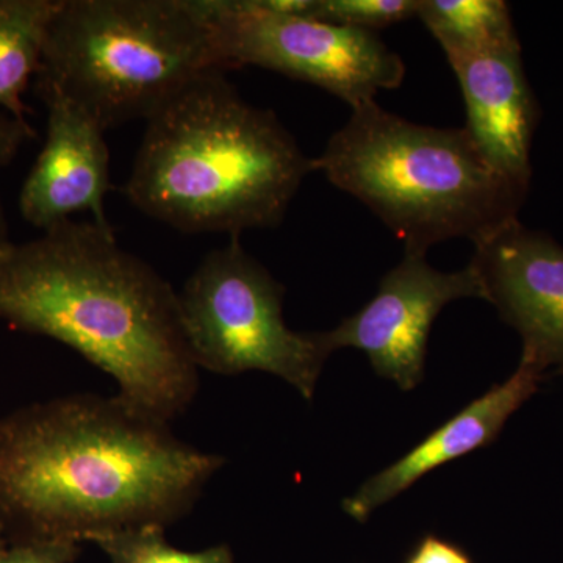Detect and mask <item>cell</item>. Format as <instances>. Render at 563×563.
I'll return each instance as SVG.
<instances>
[{
    "label": "cell",
    "instance_id": "cell-1",
    "mask_svg": "<svg viewBox=\"0 0 563 563\" xmlns=\"http://www.w3.org/2000/svg\"><path fill=\"white\" fill-rule=\"evenodd\" d=\"M120 399L65 396L0 420V529L9 543L166 526L224 465Z\"/></svg>",
    "mask_w": 563,
    "mask_h": 563
},
{
    "label": "cell",
    "instance_id": "cell-2",
    "mask_svg": "<svg viewBox=\"0 0 563 563\" xmlns=\"http://www.w3.org/2000/svg\"><path fill=\"white\" fill-rule=\"evenodd\" d=\"M0 320L73 347L151 420L168 424L198 391L177 292L92 221H63L0 251Z\"/></svg>",
    "mask_w": 563,
    "mask_h": 563
},
{
    "label": "cell",
    "instance_id": "cell-3",
    "mask_svg": "<svg viewBox=\"0 0 563 563\" xmlns=\"http://www.w3.org/2000/svg\"><path fill=\"white\" fill-rule=\"evenodd\" d=\"M225 73L196 80L151 120L124 195L185 233L274 229L314 172L272 110L244 101Z\"/></svg>",
    "mask_w": 563,
    "mask_h": 563
},
{
    "label": "cell",
    "instance_id": "cell-4",
    "mask_svg": "<svg viewBox=\"0 0 563 563\" xmlns=\"http://www.w3.org/2000/svg\"><path fill=\"white\" fill-rule=\"evenodd\" d=\"M313 161L314 172L365 203L407 254L487 239L518 220L529 192L493 168L465 128L415 124L377 102L352 110Z\"/></svg>",
    "mask_w": 563,
    "mask_h": 563
},
{
    "label": "cell",
    "instance_id": "cell-5",
    "mask_svg": "<svg viewBox=\"0 0 563 563\" xmlns=\"http://www.w3.org/2000/svg\"><path fill=\"white\" fill-rule=\"evenodd\" d=\"M201 0H62L36 90L103 131L151 120L196 80L225 73Z\"/></svg>",
    "mask_w": 563,
    "mask_h": 563
},
{
    "label": "cell",
    "instance_id": "cell-6",
    "mask_svg": "<svg viewBox=\"0 0 563 563\" xmlns=\"http://www.w3.org/2000/svg\"><path fill=\"white\" fill-rule=\"evenodd\" d=\"M284 296V285L244 251L240 236L211 251L177 292L198 368L225 376L269 373L312 401L332 351L324 332H295L285 324Z\"/></svg>",
    "mask_w": 563,
    "mask_h": 563
},
{
    "label": "cell",
    "instance_id": "cell-7",
    "mask_svg": "<svg viewBox=\"0 0 563 563\" xmlns=\"http://www.w3.org/2000/svg\"><path fill=\"white\" fill-rule=\"evenodd\" d=\"M225 68L243 66L317 85L352 110L396 90L406 63L379 33L274 13L261 0H201Z\"/></svg>",
    "mask_w": 563,
    "mask_h": 563
},
{
    "label": "cell",
    "instance_id": "cell-8",
    "mask_svg": "<svg viewBox=\"0 0 563 563\" xmlns=\"http://www.w3.org/2000/svg\"><path fill=\"white\" fill-rule=\"evenodd\" d=\"M484 299V288L472 265L443 273L426 255L407 254L379 282L376 295L358 312L324 332L331 351L352 347L365 352L373 372L402 391L424 379L429 333L448 303Z\"/></svg>",
    "mask_w": 563,
    "mask_h": 563
},
{
    "label": "cell",
    "instance_id": "cell-9",
    "mask_svg": "<svg viewBox=\"0 0 563 563\" xmlns=\"http://www.w3.org/2000/svg\"><path fill=\"white\" fill-rule=\"evenodd\" d=\"M484 301L523 340L521 361L563 376V247L515 220L474 244Z\"/></svg>",
    "mask_w": 563,
    "mask_h": 563
},
{
    "label": "cell",
    "instance_id": "cell-10",
    "mask_svg": "<svg viewBox=\"0 0 563 563\" xmlns=\"http://www.w3.org/2000/svg\"><path fill=\"white\" fill-rule=\"evenodd\" d=\"M47 107L46 143L22 185L20 210L41 231L90 211L92 222L113 231L106 214L110 152L106 131L58 95L41 96Z\"/></svg>",
    "mask_w": 563,
    "mask_h": 563
},
{
    "label": "cell",
    "instance_id": "cell-11",
    "mask_svg": "<svg viewBox=\"0 0 563 563\" xmlns=\"http://www.w3.org/2000/svg\"><path fill=\"white\" fill-rule=\"evenodd\" d=\"M466 107V131L496 172L531 187V147L540 107L526 77L521 46L446 54Z\"/></svg>",
    "mask_w": 563,
    "mask_h": 563
},
{
    "label": "cell",
    "instance_id": "cell-12",
    "mask_svg": "<svg viewBox=\"0 0 563 563\" xmlns=\"http://www.w3.org/2000/svg\"><path fill=\"white\" fill-rule=\"evenodd\" d=\"M547 374L532 363L520 361L517 372L503 384L493 385L481 398L429 433L409 453L374 474L343 501V510L357 523H366L373 512L409 490L426 474L474 451L490 446L526 401L539 391Z\"/></svg>",
    "mask_w": 563,
    "mask_h": 563
},
{
    "label": "cell",
    "instance_id": "cell-13",
    "mask_svg": "<svg viewBox=\"0 0 563 563\" xmlns=\"http://www.w3.org/2000/svg\"><path fill=\"white\" fill-rule=\"evenodd\" d=\"M62 0H0V111L27 122L24 96L38 74L47 33Z\"/></svg>",
    "mask_w": 563,
    "mask_h": 563
},
{
    "label": "cell",
    "instance_id": "cell-14",
    "mask_svg": "<svg viewBox=\"0 0 563 563\" xmlns=\"http://www.w3.org/2000/svg\"><path fill=\"white\" fill-rule=\"evenodd\" d=\"M417 18L444 55L520 44L510 7L503 0H420Z\"/></svg>",
    "mask_w": 563,
    "mask_h": 563
},
{
    "label": "cell",
    "instance_id": "cell-15",
    "mask_svg": "<svg viewBox=\"0 0 563 563\" xmlns=\"http://www.w3.org/2000/svg\"><path fill=\"white\" fill-rule=\"evenodd\" d=\"M91 542L101 548L110 563H233L228 544L188 553L166 542L165 528L158 525L103 533Z\"/></svg>",
    "mask_w": 563,
    "mask_h": 563
},
{
    "label": "cell",
    "instance_id": "cell-16",
    "mask_svg": "<svg viewBox=\"0 0 563 563\" xmlns=\"http://www.w3.org/2000/svg\"><path fill=\"white\" fill-rule=\"evenodd\" d=\"M420 0H313L306 18L376 32L417 18Z\"/></svg>",
    "mask_w": 563,
    "mask_h": 563
},
{
    "label": "cell",
    "instance_id": "cell-17",
    "mask_svg": "<svg viewBox=\"0 0 563 563\" xmlns=\"http://www.w3.org/2000/svg\"><path fill=\"white\" fill-rule=\"evenodd\" d=\"M80 553L76 540H25L7 544L0 551V563H74Z\"/></svg>",
    "mask_w": 563,
    "mask_h": 563
},
{
    "label": "cell",
    "instance_id": "cell-18",
    "mask_svg": "<svg viewBox=\"0 0 563 563\" xmlns=\"http://www.w3.org/2000/svg\"><path fill=\"white\" fill-rule=\"evenodd\" d=\"M404 563H474L470 554L463 548L442 537H421L420 542L415 544L412 553L407 555Z\"/></svg>",
    "mask_w": 563,
    "mask_h": 563
},
{
    "label": "cell",
    "instance_id": "cell-19",
    "mask_svg": "<svg viewBox=\"0 0 563 563\" xmlns=\"http://www.w3.org/2000/svg\"><path fill=\"white\" fill-rule=\"evenodd\" d=\"M35 136L29 122L14 120L10 114L0 111V169L10 165L21 147Z\"/></svg>",
    "mask_w": 563,
    "mask_h": 563
},
{
    "label": "cell",
    "instance_id": "cell-20",
    "mask_svg": "<svg viewBox=\"0 0 563 563\" xmlns=\"http://www.w3.org/2000/svg\"><path fill=\"white\" fill-rule=\"evenodd\" d=\"M9 222H7L5 210H3L2 199H0V251L10 244Z\"/></svg>",
    "mask_w": 563,
    "mask_h": 563
},
{
    "label": "cell",
    "instance_id": "cell-21",
    "mask_svg": "<svg viewBox=\"0 0 563 563\" xmlns=\"http://www.w3.org/2000/svg\"><path fill=\"white\" fill-rule=\"evenodd\" d=\"M7 544H9V540H7L5 533L0 529V551H2Z\"/></svg>",
    "mask_w": 563,
    "mask_h": 563
}]
</instances>
